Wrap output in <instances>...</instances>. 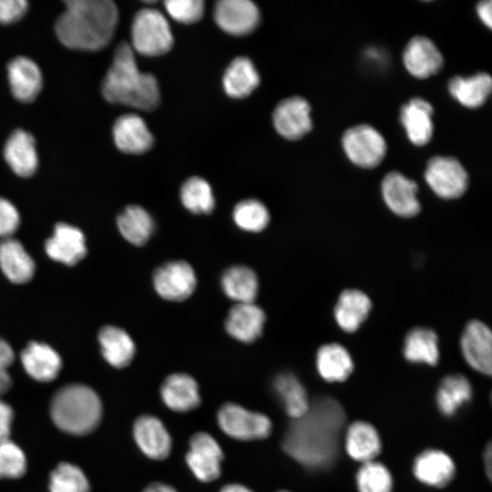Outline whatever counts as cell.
Here are the masks:
<instances>
[{
	"instance_id": "obj_1",
	"label": "cell",
	"mask_w": 492,
	"mask_h": 492,
	"mask_svg": "<svg viewBox=\"0 0 492 492\" xmlns=\"http://www.w3.org/2000/svg\"><path fill=\"white\" fill-rule=\"evenodd\" d=\"M292 420L282 441L284 451L310 469L332 466L345 423L341 404L330 396L318 397L302 416Z\"/></svg>"
},
{
	"instance_id": "obj_2",
	"label": "cell",
	"mask_w": 492,
	"mask_h": 492,
	"mask_svg": "<svg viewBox=\"0 0 492 492\" xmlns=\"http://www.w3.org/2000/svg\"><path fill=\"white\" fill-rule=\"evenodd\" d=\"M118 20L110 0H68L56 23L60 42L73 49L96 51L111 41Z\"/></svg>"
},
{
	"instance_id": "obj_3",
	"label": "cell",
	"mask_w": 492,
	"mask_h": 492,
	"mask_svg": "<svg viewBox=\"0 0 492 492\" xmlns=\"http://www.w3.org/2000/svg\"><path fill=\"white\" fill-rule=\"evenodd\" d=\"M104 97L142 110H152L159 102L157 79L139 71L134 50L127 43L118 46L101 87Z\"/></svg>"
},
{
	"instance_id": "obj_4",
	"label": "cell",
	"mask_w": 492,
	"mask_h": 492,
	"mask_svg": "<svg viewBox=\"0 0 492 492\" xmlns=\"http://www.w3.org/2000/svg\"><path fill=\"white\" fill-rule=\"evenodd\" d=\"M50 414L59 429L73 435H86L98 425L102 405L91 388L73 384L60 388L54 395Z\"/></svg>"
},
{
	"instance_id": "obj_5",
	"label": "cell",
	"mask_w": 492,
	"mask_h": 492,
	"mask_svg": "<svg viewBox=\"0 0 492 492\" xmlns=\"http://www.w3.org/2000/svg\"><path fill=\"white\" fill-rule=\"evenodd\" d=\"M132 49L147 56H160L173 44V36L165 16L158 10L145 8L138 12L131 26Z\"/></svg>"
},
{
	"instance_id": "obj_6",
	"label": "cell",
	"mask_w": 492,
	"mask_h": 492,
	"mask_svg": "<svg viewBox=\"0 0 492 492\" xmlns=\"http://www.w3.org/2000/svg\"><path fill=\"white\" fill-rule=\"evenodd\" d=\"M217 422L227 436L241 441L267 438L272 428L267 415L235 403H226L219 409Z\"/></svg>"
},
{
	"instance_id": "obj_7",
	"label": "cell",
	"mask_w": 492,
	"mask_h": 492,
	"mask_svg": "<svg viewBox=\"0 0 492 492\" xmlns=\"http://www.w3.org/2000/svg\"><path fill=\"white\" fill-rule=\"evenodd\" d=\"M342 142L349 159L365 169L376 167L386 152L384 137L374 128L366 124L347 129Z\"/></svg>"
},
{
	"instance_id": "obj_8",
	"label": "cell",
	"mask_w": 492,
	"mask_h": 492,
	"mask_svg": "<svg viewBox=\"0 0 492 492\" xmlns=\"http://www.w3.org/2000/svg\"><path fill=\"white\" fill-rule=\"evenodd\" d=\"M152 284L159 297L169 302L188 299L195 291L197 276L185 261H170L158 267L152 275Z\"/></svg>"
},
{
	"instance_id": "obj_9",
	"label": "cell",
	"mask_w": 492,
	"mask_h": 492,
	"mask_svg": "<svg viewBox=\"0 0 492 492\" xmlns=\"http://www.w3.org/2000/svg\"><path fill=\"white\" fill-rule=\"evenodd\" d=\"M425 179L440 198L456 199L467 189L468 177L460 162L452 157L436 156L429 159Z\"/></svg>"
},
{
	"instance_id": "obj_10",
	"label": "cell",
	"mask_w": 492,
	"mask_h": 492,
	"mask_svg": "<svg viewBox=\"0 0 492 492\" xmlns=\"http://www.w3.org/2000/svg\"><path fill=\"white\" fill-rule=\"evenodd\" d=\"M186 463L197 479L211 482L221 473L223 452L220 444L210 434L199 432L189 443Z\"/></svg>"
},
{
	"instance_id": "obj_11",
	"label": "cell",
	"mask_w": 492,
	"mask_h": 492,
	"mask_svg": "<svg viewBox=\"0 0 492 492\" xmlns=\"http://www.w3.org/2000/svg\"><path fill=\"white\" fill-rule=\"evenodd\" d=\"M460 346L465 360L474 370L491 374L492 333L486 323L470 321L462 333Z\"/></svg>"
},
{
	"instance_id": "obj_12",
	"label": "cell",
	"mask_w": 492,
	"mask_h": 492,
	"mask_svg": "<svg viewBox=\"0 0 492 492\" xmlns=\"http://www.w3.org/2000/svg\"><path fill=\"white\" fill-rule=\"evenodd\" d=\"M417 189L414 180L396 171L387 173L382 181V194L386 206L403 218L414 217L420 211Z\"/></svg>"
},
{
	"instance_id": "obj_13",
	"label": "cell",
	"mask_w": 492,
	"mask_h": 492,
	"mask_svg": "<svg viewBox=\"0 0 492 492\" xmlns=\"http://www.w3.org/2000/svg\"><path fill=\"white\" fill-rule=\"evenodd\" d=\"M214 17L223 31L243 36L256 28L260 15L257 6L249 0H221L216 4Z\"/></svg>"
},
{
	"instance_id": "obj_14",
	"label": "cell",
	"mask_w": 492,
	"mask_h": 492,
	"mask_svg": "<svg viewBox=\"0 0 492 492\" xmlns=\"http://www.w3.org/2000/svg\"><path fill=\"white\" fill-rule=\"evenodd\" d=\"M311 108L301 97H292L281 101L273 113L277 132L287 139H299L312 128Z\"/></svg>"
},
{
	"instance_id": "obj_15",
	"label": "cell",
	"mask_w": 492,
	"mask_h": 492,
	"mask_svg": "<svg viewBox=\"0 0 492 492\" xmlns=\"http://www.w3.org/2000/svg\"><path fill=\"white\" fill-rule=\"evenodd\" d=\"M133 436L142 453L150 459L162 460L170 454L171 436L164 424L154 415L139 416L133 425Z\"/></svg>"
},
{
	"instance_id": "obj_16",
	"label": "cell",
	"mask_w": 492,
	"mask_h": 492,
	"mask_svg": "<svg viewBox=\"0 0 492 492\" xmlns=\"http://www.w3.org/2000/svg\"><path fill=\"white\" fill-rule=\"evenodd\" d=\"M265 322L264 311L254 302L235 303L225 318L224 327L233 339L251 343L261 335Z\"/></svg>"
},
{
	"instance_id": "obj_17",
	"label": "cell",
	"mask_w": 492,
	"mask_h": 492,
	"mask_svg": "<svg viewBox=\"0 0 492 492\" xmlns=\"http://www.w3.org/2000/svg\"><path fill=\"white\" fill-rule=\"evenodd\" d=\"M45 250L54 261L69 266L75 265L87 253L85 236L72 225L58 223L52 237L46 241Z\"/></svg>"
},
{
	"instance_id": "obj_18",
	"label": "cell",
	"mask_w": 492,
	"mask_h": 492,
	"mask_svg": "<svg viewBox=\"0 0 492 492\" xmlns=\"http://www.w3.org/2000/svg\"><path fill=\"white\" fill-rule=\"evenodd\" d=\"M403 61L407 71L417 78L429 77L443 67V56L438 48L422 36H416L407 43Z\"/></svg>"
},
{
	"instance_id": "obj_19",
	"label": "cell",
	"mask_w": 492,
	"mask_h": 492,
	"mask_svg": "<svg viewBox=\"0 0 492 492\" xmlns=\"http://www.w3.org/2000/svg\"><path fill=\"white\" fill-rule=\"evenodd\" d=\"M113 137L118 149L128 154L144 153L154 141L145 121L135 114H126L116 120Z\"/></svg>"
},
{
	"instance_id": "obj_20",
	"label": "cell",
	"mask_w": 492,
	"mask_h": 492,
	"mask_svg": "<svg viewBox=\"0 0 492 492\" xmlns=\"http://www.w3.org/2000/svg\"><path fill=\"white\" fill-rule=\"evenodd\" d=\"M160 396L166 406L175 412H189L200 404L198 383L184 373L169 375L161 384Z\"/></svg>"
},
{
	"instance_id": "obj_21",
	"label": "cell",
	"mask_w": 492,
	"mask_h": 492,
	"mask_svg": "<svg viewBox=\"0 0 492 492\" xmlns=\"http://www.w3.org/2000/svg\"><path fill=\"white\" fill-rule=\"evenodd\" d=\"M4 156L12 170L18 176L28 177L35 173L38 157L34 137L26 130L16 129L8 138Z\"/></svg>"
},
{
	"instance_id": "obj_22",
	"label": "cell",
	"mask_w": 492,
	"mask_h": 492,
	"mask_svg": "<svg viewBox=\"0 0 492 492\" xmlns=\"http://www.w3.org/2000/svg\"><path fill=\"white\" fill-rule=\"evenodd\" d=\"M372 308L369 296L356 289L341 292L333 310L337 325L346 333H354L366 320Z\"/></svg>"
},
{
	"instance_id": "obj_23",
	"label": "cell",
	"mask_w": 492,
	"mask_h": 492,
	"mask_svg": "<svg viewBox=\"0 0 492 492\" xmlns=\"http://www.w3.org/2000/svg\"><path fill=\"white\" fill-rule=\"evenodd\" d=\"M11 91L22 102L36 98L42 87V74L38 66L30 58L18 56L7 67Z\"/></svg>"
},
{
	"instance_id": "obj_24",
	"label": "cell",
	"mask_w": 492,
	"mask_h": 492,
	"mask_svg": "<svg viewBox=\"0 0 492 492\" xmlns=\"http://www.w3.org/2000/svg\"><path fill=\"white\" fill-rule=\"evenodd\" d=\"M21 362L26 372L35 380H54L62 366L59 354L49 345L31 342L21 353Z\"/></svg>"
},
{
	"instance_id": "obj_25",
	"label": "cell",
	"mask_w": 492,
	"mask_h": 492,
	"mask_svg": "<svg viewBox=\"0 0 492 492\" xmlns=\"http://www.w3.org/2000/svg\"><path fill=\"white\" fill-rule=\"evenodd\" d=\"M432 114V106L419 97L402 107L400 119L408 138L415 145L423 146L431 139L434 128Z\"/></svg>"
},
{
	"instance_id": "obj_26",
	"label": "cell",
	"mask_w": 492,
	"mask_h": 492,
	"mask_svg": "<svg viewBox=\"0 0 492 492\" xmlns=\"http://www.w3.org/2000/svg\"><path fill=\"white\" fill-rule=\"evenodd\" d=\"M413 471L416 478L429 486L444 487L455 474L452 459L444 452L427 449L415 460Z\"/></svg>"
},
{
	"instance_id": "obj_27",
	"label": "cell",
	"mask_w": 492,
	"mask_h": 492,
	"mask_svg": "<svg viewBox=\"0 0 492 492\" xmlns=\"http://www.w3.org/2000/svg\"><path fill=\"white\" fill-rule=\"evenodd\" d=\"M0 267L9 281L25 283L35 272V262L23 245L11 237L0 241Z\"/></svg>"
},
{
	"instance_id": "obj_28",
	"label": "cell",
	"mask_w": 492,
	"mask_h": 492,
	"mask_svg": "<svg viewBox=\"0 0 492 492\" xmlns=\"http://www.w3.org/2000/svg\"><path fill=\"white\" fill-rule=\"evenodd\" d=\"M220 287L223 293L235 303L254 302L259 292V280L251 268L234 265L223 272Z\"/></svg>"
},
{
	"instance_id": "obj_29",
	"label": "cell",
	"mask_w": 492,
	"mask_h": 492,
	"mask_svg": "<svg viewBox=\"0 0 492 492\" xmlns=\"http://www.w3.org/2000/svg\"><path fill=\"white\" fill-rule=\"evenodd\" d=\"M101 354L113 367L128 366L134 358L136 345L123 329L113 325L103 327L98 333Z\"/></svg>"
},
{
	"instance_id": "obj_30",
	"label": "cell",
	"mask_w": 492,
	"mask_h": 492,
	"mask_svg": "<svg viewBox=\"0 0 492 492\" xmlns=\"http://www.w3.org/2000/svg\"><path fill=\"white\" fill-rule=\"evenodd\" d=\"M316 367L319 374L325 381L342 382L352 374L354 362L345 347L340 343H330L318 349Z\"/></svg>"
},
{
	"instance_id": "obj_31",
	"label": "cell",
	"mask_w": 492,
	"mask_h": 492,
	"mask_svg": "<svg viewBox=\"0 0 492 492\" xmlns=\"http://www.w3.org/2000/svg\"><path fill=\"white\" fill-rule=\"evenodd\" d=\"M117 226L123 238L136 246L144 245L155 231L152 216L138 205H129L118 215Z\"/></svg>"
},
{
	"instance_id": "obj_32",
	"label": "cell",
	"mask_w": 492,
	"mask_h": 492,
	"mask_svg": "<svg viewBox=\"0 0 492 492\" xmlns=\"http://www.w3.org/2000/svg\"><path fill=\"white\" fill-rule=\"evenodd\" d=\"M345 448L354 460L364 463L372 461L381 450L376 429L366 422L353 423L346 432Z\"/></svg>"
},
{
	"instance_id": "obj_33",
	"label": "cell",
	"mask_w": 492,
	"mask_h": 492,
	"mask_svg": "<svg viewBox=\"0 0 492 492\" xmlns=\"http://www.w3.org/2000/svg\"><path fill=\"white\" fill-rule=\"evenodd\" d=\"M403 353L410 363L436 365L439 360L436 333L425 327L412 329L405 338Z\"/></svg>"
},
{
	"instance_id": "obj_34",
	"label": "cell",
	"mask_w": 492,
	"mask_h": 492,
	"mask_svg": "<svg viewBox=\"0 0 492 492\" xmlns=\"http://www.w3.org/2000/svg\"><path fill=\"white\" fill-rule=\"evenodd\" d=\"M273 389L282 406L292 419L302 416L310 406V401L304 386L291 373L277 375L273 381Z\"/></svg>"
},
{
	"instance_id": "obj_35",
	"label": "cell",
	"mask_w": 492,
	"mask_h": 492,
	"mask_svg": "<svg viewBox=\"0 0 492 492\" xmlns=\"http://www.w3.org/2000/svg\"><path fill=\"white\" fill-rule=\"evenodd\" d=\"M491 87L492 80L487 73L469 77H455L448 83L450 94L466 108L481 106L489 96Z\"/></svg>"
},
{
	"instance_id": "obj_36",
	"label": "cell",
	"mask_w": 492,
	"mask_h": 492,
	"mask_svg": "<svg viewBox=\"0 0 492 492\" xmlns=\"http://www.w3.org/2000/svg\"><path fill=\"white\" fill-rule=\"evenodd\" d=\"M260 77L247 57H237L228 67L223 77L226 93L235 98L249 96L259 85Z\"/></svg>"
},
{
	"instance_id": "obj_37",
	"label": "cell",
	"mask_w": 492,
	"mask_h": 492,
	"mask_svg": "<svg viewBox=\"0 0 492 492\" xmlns=\"http://www.w3.org/2000/svg\"><path fill=\"white\" fill-rule=\"evenodd\" d=\"M471 395L468 380L461 374H451L440 383L436 393L437 406L445 415L451 416L470 400Z\"/></svg>"
},
{
	"instance_id": "obj_38",
	"label": "cell",
	"mask_w": 492,
	"mask_h": 492,
	"mask_svg": "<svg viewBox=\"0 0 492 492\" xmlns=\"http://www.w3.org/2000/svg\"><path fill=\"white\" fill-rule=\"evenodd\" d=\"M182 205L194 214L210 213L215 206V199L209 182L199 177L186 180L180 188Z\"/></svg>"
},
{
	"instance_id": "obj_39",
	"label": "cell",
	"mask_w": 492,
	"mask_h": 492,
	"mask_svg": "<svg viewBox=\"0 0 492 492\" xmlns=\"http://www.w3.org/2000/svg\"><path fill=\"white\" fill-rule=\"evenodd\" d=\"M235 225L243 231L258 233L270 222V213L266 206L258 200L249 199L237 203L232 210Z\"/></svg>"
},
{
	"instance_id": "obj_40",
	"label": "cell",
	"mask_w": 492,
	"mask_h": 492,
	"mask_svg": "<svg viewBox=\"0 0 492 492\" xmlns=\"http://www.w3.org/2000/svg\"><path fill=\"white\" fill-rule=\"evenodd\" d=\"M49 490L50 492H89V484L78 466L69 463H61L50 475Z\"/></svg>"
},
{
	"instance_id": "obj_41",
	"label": "cell",
	"mask_w": 492,
	"mask_h": 492,
	"mask_svg": "<svg viewBox=\"0 0 492 492\" xmlns=\"http://www.w3.org/2000/svg\"><path fill=\"white\" fill-rule=\"evenodd\" d=\"M356 483L359 492H391L393 481L384 465L369 461L358 470Z\"/></svg>"
},
{
	"instance_id": "obj_42",
	"label": "cell",
	"mask_w": 492,
	"mask_h": 492,
	"mask_svg": "<svg viewBox=\"0 0 492 492\" xmlns=\"http://www.w3.org/2000/svg\"><path fill=\"white\" fill-rule=\"evenodd\" d=\"M26 470L23 451L9 439L0 441V478H17Z\"/></svg>"
},
{
	"instance_id": "obj_43",
	"label": "cell",
	"mask_w": 492,
	"mask_h": 492,
	"mask_svg": "<svg viewBox=\"0 0 492 492\" xmlns=\"http://www.w3.org/2000/svg\"><path fill=\"white\" fill-rule=\"evenodd\" d=\"M164 4L169 15L184 24L199 21L204 12V3L201 0H169Z\"/></svg>"
},
{
	"instance_id": "obj_44",
	"label": "cell",
	"mask_w": 492,
	"mask_h": 492,
	"mask_svg": "<svg viewBox=\"0 0 492 492\" xmlns=\"http://www.w3.org/2000/svg\"><path fill=\"white\" fill-rule=\"evenodd\" d=\"M19 213L7 200L0 198V237L9 238L19 226Z\"/></svg>"
},
{
	"instance_id": "obj_45",
	"label": "cell",
	"mask_w": 492,
	"mask_h": 492,
	"mask_svg": "<svg viewBox=\"0 0 492 492\" xmlns=\"http://www.w3.org/2000/svg\"><path fill=\"white\" fill-rule=\"evenodd\" d=\"M25 0H0V23L11 24L20 19L27 9Z\"/></svg>"
},
{
	"instance_id": "obj_46",
	"label": "cell",
	"mask_w": 492,
	"mask_h": 492,
	"mask_svg": "<svg viewBox=\"0 0 492 492\" xmlns=\"http://www.w3.org/2000/svg\"><path fill=\"white\" fill-rule=\"evenodd\" d=\"M13 416L12 407L0 399V441L8 439Z\"/></svg>"
},
{
	"instance_id": "obj_47",
	"label": "cell",
	"mask_w": 492,
	"mask_h": 492,
	"mask_svg": "<svg viewBox=\"0 0 492 492\" xmlns=\"http://www.w3.org/2000/svg\"><path fill=\"white\" fill-rule=\"evenodd\" d=\"M15 354L12 347L0 338V370H6L14 362Z\"/></svg>"
},
{
	"instance_id": "obj_48",
	"label": "cell",
	"mask_w": 492,
	"mask_h": 492,
	"mask_svg": "<svg viewBox=\"0 0 492 492\" xmlns=\"http://www.w3.org/2000/svg\"><path fill=\"white\" fill-rule=\"evenodd\" d=\"M492 4L491 1H481L477 5V11L480 19L490 28L492 26Z\"/></svg>"
},
{
	"instance_id": "obj_49",
	"label": "cell",
	"mask_w": 492,
	"mask_h": 492,
	"mask_svg": "<svg viewBox=\"0 0 492 492\" xmlns=\"http://www.w3.org/2000/svg\"><path fill=\"white\" fill-rule=\"evenodd\" d=\"M143 492H177L174 487L167 484L154 482L149 484Z\"/></svg>"
},
{
	"instance_id": "obj_50",
	"label": "cell",
	"mask_w": 492,
	"mask_h": 492,
	"mask_svg": "<svg viewBox=\"0 0 492 492\" xmlns=\"http://www.w3.org/2000/svg\"><path fill=\"white\" fill-rule=\"evenodd\" d=\"M12 385V380L6 370H0V396L5 394Z\"/></svg>"
},
{
	"instance_id": "obj_51",
	"label": "cell",
	"mask_w": 492,
	"mask_h": 492,
	"mask_svg": "<svg viewBox=\"0 0 492 492\" xmlns=\"http://www.w3.org/2000/svg\"><path fill=\"white\" fill-rule=\"evenodd\" d=\"M220 492H253L249 487L241 484H229L221 487Z\"/></svg>"
},
{
	"instance_id": "obj_52",
	"label": "cell",
	"mask_w": 492,
	"mask_h": 492,
	"mask_svg": "<svg viewBox=\"0 0 492 492\" xmlns=\"http://www.w3.org/2000/svg\"><path fill=\"white\" fill-rule=\"evenodd\" d=\"M485 466L487 468V474L490 477L491 476V445L489 444L485 452Z\"/></svg>"
},
{
	"instance_id": "obj_53",
	"label": "cell",
	"mask_w": 492,
	"mask_h": 492,
	"mask_svg": "<svg viewBox=\"0 0 492 492\" xmlns=\"http://www.w3.org/2000/svg\"><path fill=\"white\" fill-rule=\"evenodd\" d=\"M279 492H288V491H285V490H282V491H279Z\"/></svg>"
}]
</instances>
